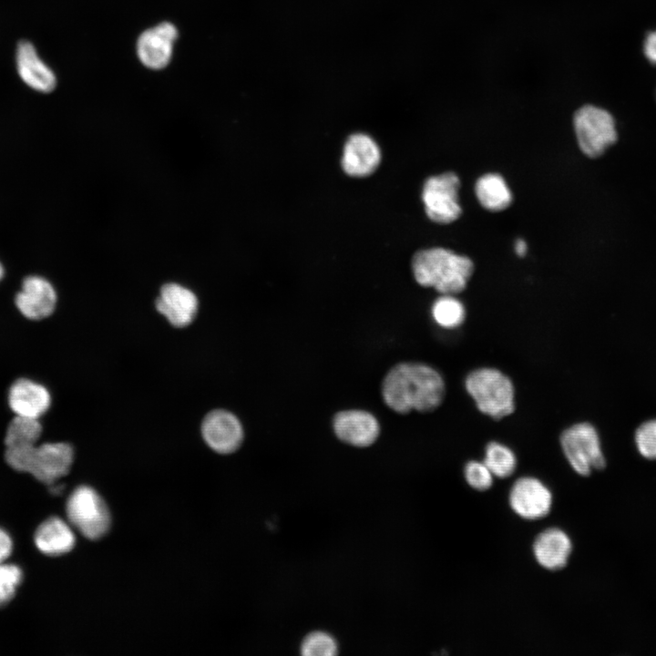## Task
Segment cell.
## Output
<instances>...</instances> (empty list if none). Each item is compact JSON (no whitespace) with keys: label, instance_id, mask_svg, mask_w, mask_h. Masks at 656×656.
Segmentation results:
<instances>
[{"label":"cell","instance_id":"1","mask_svg":"<svg viewBox=\"0 0 656 656\" xmlns=\"http://www.w3.org/2000/svg\"><path fill=\"white\" fill-rule=\"evenodd\" d=\"M445 391L440 373L422 363L397 364L388 371L382 383L385 405L398 414L413 410L431 412L443 402Z\"/></svg>","mask_w":656,"mask_h":656},{"label":"cell","instance_id":"2","mask_svg":"<svg viewBox=\"0 0 656 656\" xmlns=\"http://www.w3.org/2000/svg\"><path fill=\"white\" fill-rule=\"evenodd\" d=\"M415 281L442 294H456L466 287L474 265L472 261L444 248L417 251L412 261Z\"/></svg>","mask_w":656,"mask_h":656},{"label":"cell","instance_id":"3","mask_svg":"<svg viewBox=\"0 0 656 656\" xmlns=\"http://www.w3.org/2000/svg\"><path fill=\"white\" fill-rule=\"evenodd\" d=\"M5 458L12 468L29 473L37 480L51 485L69 472L74 452L67 443L35 444L6 447Z\"/></svg>","mask_w":656,"mask_h":656},{"label":"cell","instance_id":"4","mask_svg":"<svg viewBox=\"0 0 656 656\" xmlns=\"http://www.w3.org/2000/svg\"><path fill=\"white\" fill-rule=\"evenodd\" d=\"M465 387L477 409L495 420L515 410V390L508 376L495 368L482 367L470 372Z\"/></svg>","mask_w":656,"mask_h":656},{"label":"cell","instance_id":"5","mask_svg":"<svg viewBox=\"0 0 656 656\" xmlns=\"http://www.w3.org/2000/svg\"><path fill=\"white\" fill-rule=\"evenodd\" d=\"M559 440L566 459L577 474L588 477L605 467L600 436L590 423L570 425L561 433Z\"/></svg>","mask_w":656,"mask_h":656},{"label":"cell","instance_id":"6","mask_svg":"<svg viewBox=\"0 0 656 656\" xmlns=\"http://www.w3.org/2000/svg\"><path fill=\"white\" fill-rule=\"evenodd\" d=\"M574 128L581 151L589 158L602 155L618 138L613 117L605 109L586 105L574 116Z\"/></svg>","mask_w":656,"mask_h":656},{"label":"cell","instance_id":"7","mask_svg":"<svg viewBox=\"0 0 656 656\" xmlns=\"http://www.w3.org/2000/svg\"><path fill=\"white\" fill-rule=\"evenodd\" d=\"M67 515L69 522L84 537L98 539L110 526V515L101 497L91 487H77L67 502Z\"/></svg>","mask_w":656,"mask_h":656},{"label":"cell","instance_id":"8","mask_svg":"<svg viewBox=\"0 0 656 656\" xmlns=\"http://www.w3.org/2000/svg\"><path fill=\"white\" fill-rule=\"evenodd\" d=\"M459 179L452 172L427 179L422 200L428 218L437 223H450L461 214L458 202Z\"/></svg>","mask_w":656,"mask_h":656},{"label":"cell","instance_id":"9","mask_svg":"<svg viewBox=\"0 0 656 656\" xmlns=\"http://www.w3.org/2000/svg\"><path fill=\"white\" fill-rule=\"evenodd\" d=\"M553 502L549 488L539 479L522 477L512 485L508 503L520 518L537 520L545 518L551 510Z\"/></svg>","mask_w":656,"mask_h":656},{"label":"cell","instance_id":"10","mask_svg":"<svg viewBox=\"0 0 656 656\" xmlns=\"http://www.w3.org/2000/svg\"><path fill=\"white\" fill-rule=\"evenodd\" d=\"M201 434L207 445L220 454L235 452L243 440V429L239 419L222 409L206 415L201 424Z\"/></svg>","mask_w":656,"mask_h":656},{"label":"cell","instance_id":"11","mask_svg":"<svg viewBox=\"0 0 656 656\" xmlns=\"http://www.w3.org/2000/svg\"><path fill=\"white\" fill-rule=\"evenodd\" d=\"M177 37L178 29L169 22H162L145 30L137 42L139 61L150 69L159 70L167 67Z\"/></svg>","mask_w":656,"mask_h":656},{"label":"cell","instance_id":"12","mask_svg":"<svg viewBox=\"0 0 656 656\" xmlns=\"http://www.w3.org/2000/svg\"><path fill=\"white\" fill-rule=\"evenodd\" d=\"M336 436L345 444L365 447L379 436L380 425L374 415L364 410H345L337 413L333 420Z\"/></svg>","mask_w":656,"mask_h":656},{"label":"cell","instance_id":"13","mask_svg":"<svg viewBox=\"0 0 656 656\" xmlns=\"http://www.w3.org/2000/svg\"><path fill=\"white\" fill-rule=\"evenodd\" d=\"M155 304L158 312L179 328L190 324L198 311V299L194 292L175 282L161 287Z\"/></svg>","mask_w":656,"mask_h":656},{"label":"cell","instance_id":"14","mask_svg":"<svg viewBox=\"0 0 656 656\" xmlns=\"http://www.w3.org/2000/svg\"><path fill=\"white\" fill-rule=\"evenodd\" d=\"M15 304L20 313L28 319L46 318L56 308V291L52 284L42 277H26L22 290L15 296Z\"/></svg>","mask_w":656,"mask_h":656},{"label":"cell","instance_id":"15","mask_svg":"<svg viewBox=\"0 0 656 656\" xmlns=\"http://www.w3.org/2000/svg\"><path fill=\"white\" fill-rule=\"evenodd\" d=\"M15 64L20 78L30 88L41 93H49L55 89L56 75L31 42L22 40L18 43Z\"/></svg>","mask_w":656,"mask_h":656},{"label":"cell","instance_id":"16","mask_svg":"<svg viewBox=\"0 0 656 656\" xmlns=\"http://www.w3.org/2000/svg\"><path fill=\"white\" fill-rule=\"evenodd\" d=\"M537 562L544 569L557 571L564 569L572 551V542L566 532L549 528L540 532L532 546Z\"/></svg>","mask_w":656,"mask_h":656},{"label":"cell","instance_id":"17","mask_svg":"<svg viewBox=\"0 0 656 656\" xmlns=\"http://www.w3.org/2000/svg\"><path fill=\"white\" fill-rule=\"evenodd\" d=\"M381 153L377 144L369 136L354 134L347 139L342 159L344 172L354 177L371 174L378 167Z\"/></svg>","mask_w":656,"mask_h":656},{"label":"cell","instance_id":"18","mask_svg":"<svg viewBox=\"0 0 656 656\" xmlns=\"http://www.w3.org/2000/svg\"><path fill=\"white\" fill-rule=\"evenodd\" d=\"M8 402L15 415L37 418L49 407V392L43 385L20 378L10 387Z\"/></svg>","mask_w":656,"mask_h":656},{"label":"cell","instance_id":"19","mask_svg":"<svg viewBox=\"0 0 656 656\" xmlns=\"http://www.w3.org/2000/svg\"><path fill=\"white\" fill-rule=\"evenodd\" d=\"M75 535L70 527L58 518H51L36 529L35 542L37 548L47 555H61L75 545Z\"/></svg>","mask_w":656,"mask_h":656},{"label":"cell","instance_id":"20","mask_svg":"<svg viewBox=\"0 0 656 656\" xmlns=\"http://www.w3.org/2000/svg\"><path fill=\"white\" fill-rule=\"evenodd\" d=\"M475 191L480 204L488 210H505L512 201L511 191L499 174L488 173L480 177L477 180Z\"/></svg>","mask_w":656,"mask_h":656},{"label":"cell","instance_id":"21","mask_svg":"<svg viewBox=\"0 0 656 656\" xmlns=\"http://www.w3.org/2000/svg\"><path fill=\"white\" fill-rule=\"evenodd\" d=\"M42 433L37 418L15 415L9 423L5 436V447L36 444Z\"/></svg>","mask_w":656,"mask_h":656},{"label":"cell","instance_id":"22","mask_svg":"<svg viewBox=\"0 0 656 656\" xmlns=\"http://www.w3.org/2000/svg\"><path fill=\"white\" fill-rule=\"evenodd\" d=\"M483 462L494 477L507 478L517 468V456L506 445L499 442H490L486 446Z\"/></svg>","mask_w":656,"mask_h":656},{"label":"cell","instance_id":"23","mask_svg":"<svg viewBox=\"0 0 656 656\" xmlns=\"http://www.w3.org/2000/svg\"><path fill=\"white\" fill-rule=\"evenodd\" d=\"M432 316L441 327L453 329L460 326L466 318L464 304L454 294H443L432 305Z\"/></svg>","mask_w":656,"mask_h":656},{"label":"cell","instance_id":"24","mask_svg":"<svg viewBox=\"0 0 656 656\" xmlns=\"http://www.w3.org/2000/svg\"><path fill=\"white\" fill-rule=\"evenodd\" d=\"M337 651L336 640L322 630L309 633L301 644V653L304 656H333Z\"/></svg>","mask_w":656,"mask_h":656},{"label":"cell","instance_id":"25","mask_svg":"<svg viewBox=\"0 0 656 656\" xmlns=\"http://www.w3.org/2000/svg\"><path fill=\"white\" fill-rule=\"evenodd\" d=\"M634 440L639 453L643 457L656 460V418L641 423L636 428Z\"/></svg>","mask_w":656,"mask_h":656},{"label":"cell","instance_id":"26","mask_svg":"<svg viewBox=\"0 0 656 656\" xmlns=\"http://www.w3.org/2000/svg\"><path fill=\"white\" fill-rule=\"evenodd\" d=\"M466 483L477 491L488 490L493 485V475L482 461L470 460L464 467Z\"/></svg>","mask_w":656,"mask_h":656},{"label":"cell","instance_id":"27","mask_svg":"<svg viewBox=\"0 0 656 656\" xmlns=\"http://www.w3.org/2000/svg\"><path fill=\"white\" fill-rule=\"evenodd\" d=\"M21 579L22 572L18 567L0 564V606L14 597Z\"/></svg>","mask_w":656,"mask_h":656},{"label":"cell","instance_id":"28","mask_svg":"<svg viewBox=\"0 0 656 656\" xmlns=\"http://www.w3.org/2000/svg\"><path fill=\"white\" fill-rule=\"evenodd\" d=\"M643 52L646 58L656 65V30L650 32L643 43Z\"/></svg>","mask_w":656,"mask_h":656},{"label":"cell","instance_id":"29","mask_svg":"<svg viewBox=\"0 0 656 656\" xmlns=\"http://www.w3.org/2000/svg\"><path fill=\"white\" fill-rule=\"evenodd\" d=\"M12 551V541L9 536L0 529V564H2Z\"/></svg>","mask_w":656,"mask_h":656},{"label":"cell","instance_id":"30","mask_svg":"<svg viewBox=\"0 0 656 656\" xmlns=\"http://www.w3.org/2000/svg\"><path fill=\"white\" fill-rule=\"evenodd\" d=\"M515 251L518 256H524L527 252V243L522 239H518L515 242Z\"/></svg>","mask_w":656,"mask_h":656},{"label":"cell","instance_id":"31","mask_svg":"<svg viewBox=\"0 0 656 656\" xmlns=\"http://www.w3.org/2000/svg\"><path fill=\"white\" fill-rule=\"evenodd\" d=\"M3 273H4V270H3V267H2V265H1V263H0V280H1L2 276H3Z\"/></svg>","mask_w":656,"mask_h":656}]
</instances>
